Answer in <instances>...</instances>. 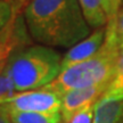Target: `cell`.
Wrapping results in <instances>:
<instances>
[{
    "mask_svg": "<svg viewBox=\"0 0 123 123\" xmlns=\"http://www.w3.org/2000/svg\"><path fill=\"white\" fill-rule=\"evenodd\" d=\"M105 35L106 27L97 29L86 39L68 49V51L63 56L62 59V71H65L72 66L91 58L104 44Z\"/></svg>",
    "mask_w": 123,
    "mask_h": 123,
    "instance_id": "cell-7",
    "label": "cell"
},
{
    "mask_svg": "<svg viewBox=\"0 0 123 123\" xmlns=\"http://www.w3.org/2000/svg\"><path fill=\"white\" fill-rule=\"evenodd\" d=\"M26 30L24 16L18 13L4 30L0 31V65L26 43Z\"/></svg>",
    "mask_w": 123,
    "mask_h": 123,
    "instance_id": "cell-8",
    "label": "cell"
},
{
    "mask_svg": "<svg viewBox=\"0 0 123 123\" xmlns=\"http://www.w3.org/2000/svg\"><path fill=\"white\" fill-rule=\"evenodd\" d=\"M23 16L30 35L42 46L70 49L90 34L79 0H30Z\"/></svg>",
    "mask_w": 123,
    "mask_h": 123,
    "instance_id": "cell-1",
    "label": "cell"
},
{
    "mask_svg": "<svg viewBox=\"0 0 123 123\" xmlns=\"http://www.w3.org/2000/svg\"><path fill=\"white\" fill-rule=\"evenodd\" d=\"M120 50L121 48L114 40L105 35L104 44L91 58L62 71L53 82L42 89L61 96L62 93L74 89L110 83L114 75Z\"/></svg>",
    "mask_w": 123,
    "mask_h": 123,
    "instance_id": "cell-3",
    "label": "cell"
},
{
    "mask_svg": "<svg viewBox=\"0 0 123 123\" xmlns=\"http://www.w3.org/2000/svg\"><path fill=\"white\" fill-rule=\"evenodd\" d=\"M6 63L0 65V99L10 97L12 95L15 93L13 84H12L8 74L6 72Z\"/></svg>",
    "mask_w": 123,
    "mask_h": 123,
    "instance_id": "cell-14",
    "label": "cell"
},
{
    "mask_svg": "<svg viewBox=\"0 0 123 123\" xmlns=\"http://www.w3.org/2000/svg\"><path fill=\"white\" fill-rule=\"evenodd\" d=\"M0 123H12V121L9 119V115L2 108H0Z\"/></svg>",
    "mask_w": 123,
    "mask_h": 123,
    "instance_id": "cell-16",
    "label": "cell"
},
{
    "mask_svg": "<svg viewBox=\"0 0 123 123\" xmlns=\"http://www.w3.org/2000/svg\"><path fill=\"white\" fill-rule=\"evenodd\" d=\"M63 56L42 44L21 48L6 63V72L15 92L40 90L61 74Z\"/></svg>",
    "mask_w": 123,
    "mask_h": 123,
    "instance_id": "cell-2",
    "label": "cell"
},
{
    "mask_svg": "<svg viewBox=\"0 0 123 123\" xmlns=\"http://www.w3.org/2000/svg\"><path fill=\"white\" fill-rule=\"evenodd\" d=\"M106 35L111 37L120 48L123 47V7L117 15L106 25Z\"/></svg>",
    "mask_w": 123,
    "mask_h": 123,
    "instance_id": "cell-12",
    "label": "cell"
},
{
    "mask_svg": "<svg viewBox=\"0 0 123 123\" xmlns=\"http://www.w3.org/2000/svg\"><path fill=\"white\" fill-rule=\"evenodd\" d=\"M103 96L111 98H123V47L120 50L113 79Z\"/></svg>",
    "mask_w": 123,
    "mask_h": 123,
    "instance_id": "cell-11",
    "label": "cell"
},
{
    "mask_svg": "<svg viewBox=\"0 0 123 123\" xmlns=\"http://www.w3.org/2000/svg\"><path fill=\"white\" fill-rule=\"evenodd\" d=\"M12 1H14L15 4H16V5H18V6L21 7V6H22L23 4H25V6H26V5H27V2H29L30 0H12Z\"/></svg>",
    "mask_w": 123,
    "mask_h": 123,
    "instance_id": "cell-17",
    "label": "cell"
},
{
    "mask_svg": "<svg viewBox=\"0 0 123 123\" xmlns=\"http://www.w3.org/2000/svg\"><path fill=\"white\" fill-rule=\"evenodd\" d=\"M95 105L96 104H92V105L86 107L84 110L80 111L79 113H76L73 117H71L65 123H92L93 112H95Z\"/></svg>",
    "mask_w": 123,
    "mask_h": 123,
    "instance_id": "cell-15",
    "label": "cell"
},
{
    "mask_svg": "<svg viewBox=\"0 0 123 123\" xmlns=\"http://www.w3.org/2000/svg\"><path fill=\"white\" fill-rule=\"evenodd\" d=\"M0 108L5 112H61V98L57 93L43 89L15 92L10 97L0 99Z\"/></svg>",
    "mask_w": 123,
    "mask_h": 123,
    "instance_id": "cell-4",
    "label": "cell"
},
{
    "mask_svg": "<svg viewBox=\"0 0 123 123\" xmlns=\"http://www.w3.org/2000/svg\"><path fill=\"white\" fill-rule=\"evenodd\" d=\"M110 83H104L96 87L82 89H74L62 93L61 98V114L63 116L64 123L67 122L80 111L86 107L96 104L108 88Z\"/></svg>",
    "mask_w": 123,
    "mask_h": 123,
    "instance_id": "cell-5",
    "label": "cell"
},
{
    "mask_svg": "<svg viewBox=\"0 0 123 123\" xmlns=\"http://www.w3.org/2000/svg\"><path fill=\"white\" fill-rule=\"evenodd\" d=\"M82 13L91 29L105 27L122 8L123 0H79Z\"/></svg>",
    "mask_w": 123,
    "mask_h": 123,
    "instance_id": "cell-6",
    "label": "cell"
},
{
    "mask_svg": "<svg viewBox=\"0 0 123 123\" xmlns=\"http://www.w3.org/2000/svg\"><path fill=\"white\" fill-rule=\"evenodd\" d=\"M19 6L12 0H0V31L4 30L19 13Z\"/></svg>",
    "mask_w": 123,
    "mask_h": 123,
    "instance_id": "cell-13",
    "label": "cell"
},
{
    "mask_svg": "<svg viewBox=\"0 0 123 123\" xmlns=\"http://www.w3.org/2000/svg\"><path fill=\"white\" fill-rule=\"evenodd\" d=\"M12 123H64L61 112H9Z\"/></svg>",
    "mask_w": 123,
    "mask_h": 123,
    "instance_id": "cell-10",
    "label": "cell"
},
{
    "mask_svg": "<svg viewBox=\"0 0 123 123\" xmlns=\"http://www.w3.org/2000/svg\"><path fill=\"white\" fill-rule=\"evenodd\" d=\"M92 123H123V98L101 96L95 105Z\"/></svg>",
    "mask_w": 123,
    "mask_h": 123,
    "instance_id": "cell-9",
    "label": "cell"
}]
</instances>
